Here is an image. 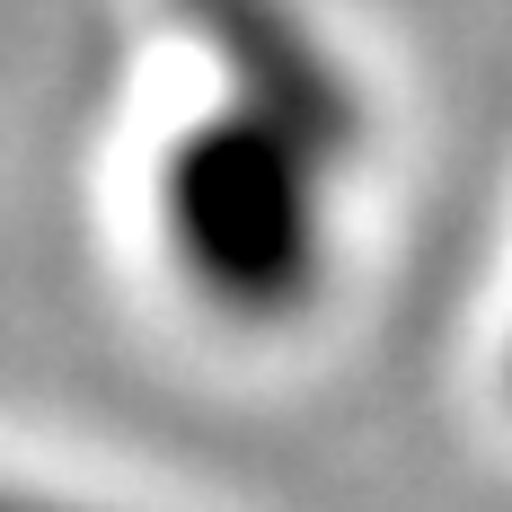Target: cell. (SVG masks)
I'll use <instances>...</instances> for the list:
<instances>
[{"label": "cell", "instance_id": "1", "mask_svg": "<svg viewBox=\"0 0 512 512\" xmlns=\"http://www.w3.org/2000/svg\"><path fill=\"white\" fill-rule=\"evenodd\" d=\"M309 168H327V151L265 106L177 142L159 177V212H168V239H177V265L195 274V292H212L239 318H283L309 301L318 283Z\"/></svg>", "mask_w": 512, "mask_h": 512}, {"label": "cell", "instance_id": "2", "mask_svg": "<svg viewBox=\"0 0 512 512\" xmlns=\"http://www.w3.org/2000/svg\"><path fill=\"white\" fill-rule=\"evenodd\" d=\"M186 18L221 36L239 89H248L265 115H283V124H292L301 142H318L327 159L354 151V89L301 45V27H292L283 9H265V0H186Z\"/></svg>", "mask_w": 512, "mask_h": 512}, {"label": "cell", "instance_id": "3", "mask_svg": "<svg viewBox=\"0 0 512 512\" xmlns=\"http://www.w3.org/2000/svg\"><path fill=\"white\" fill-rule=\"evenodd\" d=\"M0 512H18V504H0Z\"/></svg>", "mask_w": 512, "mask_h": 512}]
</instances>
